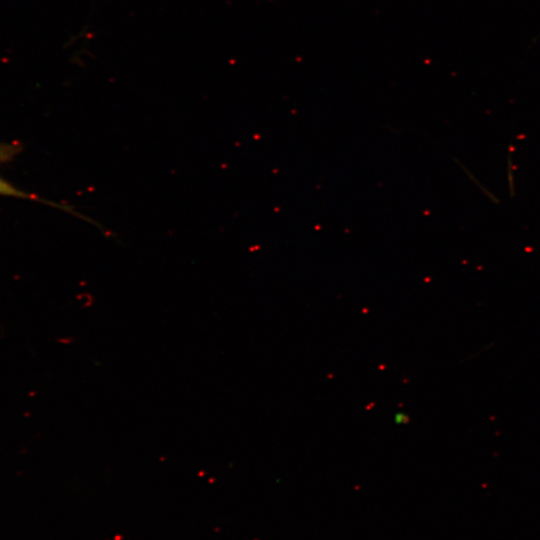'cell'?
I'll list each match as a JSON object with an SVG mask.
<instances>
[{
  "label": "cell",
  "instance_id": "obj_1",
  "mask_svg": "<svg viewBox=\"0 0 540 540\" xmlns=\"http://www.w3.org/2000/svg\"><path fill=\"white\" fill-rule=\"evenodd\" d=\"M0 195L4 196H13V197H23L27 198L29 195L26 193L20 191L10 183L6 182L2 178H0Z\"/></svg>",
  "mask_w": 540,
  "mask_h": 540
},
{
  "label": "cell",
  "instance_id": "obj_2",
  "mask_svg": "<svg viewBox=\"0 0 540 540\" xmlns=\"http://www.w3.org/2000/svg\"><path fill=\"white\" fill-rule=\"evenodd\" d=\"M5 153H6V152L4 151V149H1V148H0V156H1V155H4Z\"/></svg>",
  "mask_w": 540,
  "mask_h": 540
}]
</instances>
